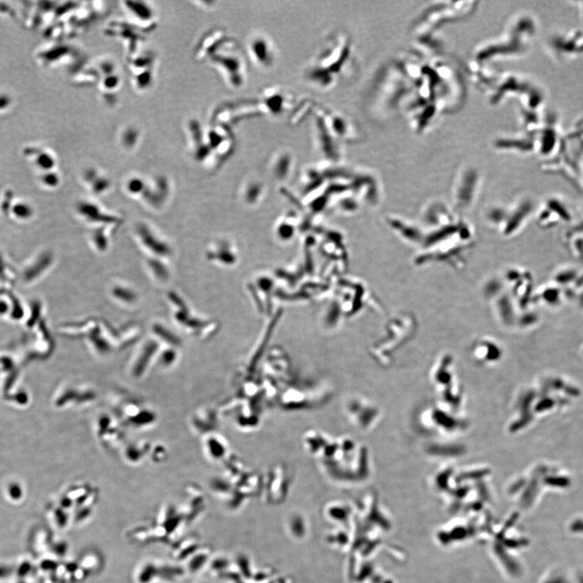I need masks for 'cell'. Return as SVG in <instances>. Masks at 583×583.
Returning <instances> with one entry per match:
<instances>
[{"label": "cell", "instance_id": "cell-1", "mask_svg": "<svg viewBox=\"0 0 583 583\" xmlns=\"http://www.w3.org/2000/svg\"><path fill=\"white\" fill-rule=\"evenodd\" d=\"M247 46L250 57L255 66L262 69H267L273 66L276 60L274 45L265 35L260 33L252 35Z\"/></svg>", "mask_w": 583, "mask_h": 583}]
</instances>
